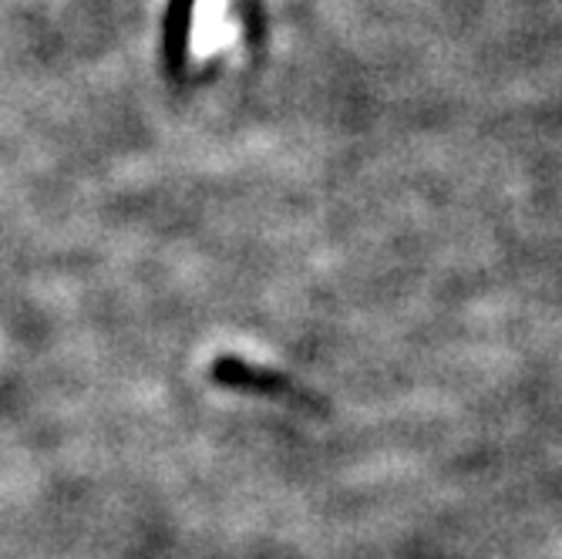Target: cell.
Returning <instances> with one entry per match:
<instances>
[{
    "instance_id": "obj_1",
    "label": "cell",
    "mask_w": 562,
    "mask_h": 559,
    "mask_svg": "<svg viewBox=\"0 0 562 559\" xmlns=\"http://www.w3.org/2000/svg\"><path fill=\"white\" fill-rule=\"evenodd\" d=\"M233 24L226 21V0H199L195 4V18H192V58L202 62L210 58L216 47H223L233 37Z\"/></svg>"
}]
</instances>
